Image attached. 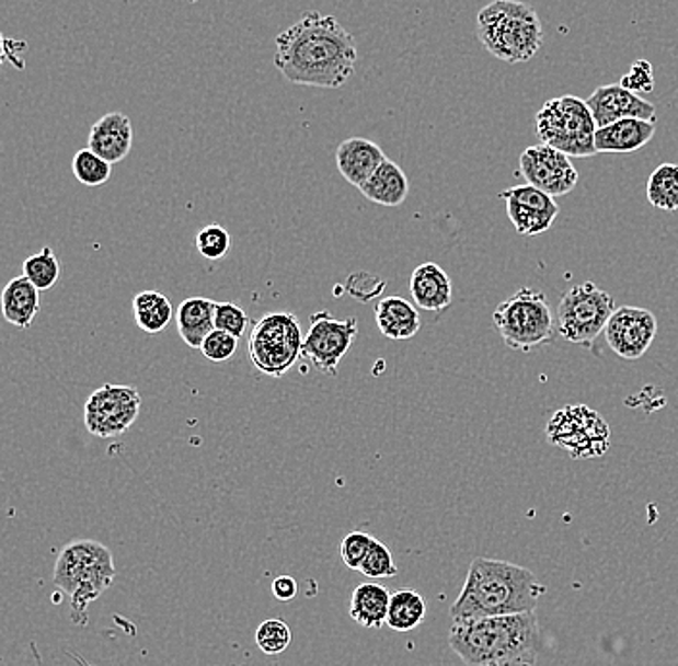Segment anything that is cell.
Masks as SVG:
<instances>
[{
	"instance_id": "obj_10",
	"label": "cell",
	"mask_w": 678,
	"mask_h": 666,
	"mask_svg": "<svg viewBox=\"0 0 678 666\" xmlns=\"http://www.w3.org/2000/svg\"><path fill=\"white\" fill-rule=\"evenodd\" d=\"M551 445L567 451L571 459L604 457L611 447V429L606 418L586 405H568L551 416L545 428Z\"/></svg>"
},
{
	"instance_id": "obj_26",
	"label": "cell",
	"mask_w": 678,
	"mask_h": 666,
	"mask_svg": "<svg viewBox=\"0 0 678 666\" xmlns=\"http://www.w3.org/2000/svg\"><path fill=\"white\" fill-rule=\"evenodd\" d=\"M134 318L141 332L157 335L166 330L170 320L174 318V309L166 295L149 289L134 297Z\"/></svg>"
},
{
	"instance_id": "obj_35",
	"label": "cell",
	"mask_w": 678,
	"mask_h": 666,
	"mask_svg": "<svg viewBox=\"0 0 678 666\" xmlns=\"http://www.w3.org/2000/svg\"><path fill=\"white\" fill-rule=\"evenodd\" d=\"M372 541H375V538L367 531L355 530L347 533L344 541L340 543V556H342L345 566L352 569V571H360V564L367 559Z\"/></svg>"
},
{
	"instance_id": "obj_5",
	"label": "cell",
	"mask_w": 678,
	"mask_h": 666,
	"mask_svg": "<svg viewBox=\"0 0 678 666\" xmlns=\"http://www.w3.org/2000/svg\"><path fill=\"white\" fill-rule=\"evenodd\" d=\"M479 39L497 60L528 62L542 48V20L527 2L494 0L479 12Z\"/></svg>"
},
{
	"instance_id": "obj_15",
	"label": "cell",
	"mask_w": 678,
	"mask_h": 666,
	"mask_svg": "<svg viewBox=\"0 0 678 666\" xmlns=\"http://www.w3.org/2000/svg\"><path fill=\"white\" fill-rule=\"evenodd\" d=\"M497 197L505 200L509 222L519 236H540L550 230L558 220L559 207L555 198L528 183L502 191Z\"/></svg>"
},
{
	"instance_id": "obj_8",
	"label": "cell",
	"mask_w": 678,
	"mask_h": 666,
	"mask_svg": "<svg viewBox=\"0 0 678 666\" xmlns=\"http://www.w3.org/2000/svg\"><path fill=\"white\" fill-rule=\"evenodd\" d=\"M304 335L296 314L271 312L256 320L249 333L248 353L258 372L281 378L303 353Z\"/></svg>"
},
{
	"instance_id": "obj_6",
	"label": "cell",
	"mask_w": 678,
	"mask_h": 666,
	"mask_svg": "<svg viewBox=\"0 0 678 666\" xmlns=\"http://www.w3.org/2000/svg\"><path fill=\"white\" fill-rule=\"evenodd\" d=\"M598 126L588 103L575 95L551 99L536 114V136L540 143L565 152L571 159H590L596 151Z\"/></svg>"
},
{
	"instance_id": "obj_28",
	"label": "cell",
	"mask_w": 678,
	"mask_h": 666,
	"mask_svg": "<svg viewBox=\"0 0 678 666\" xmlns=\"http://www.w3.org/2000/svg\"><path fill=\"white\" fill-rule=\"evenodd\" d=\"M646 195L650 205L665 213L678 210V164L665 162L647 177Z\"/></svg>"
},
{
	"instance_id": "obj_39",
	"label": "cell",
	"mask_w": 678,
	"mask_h": 666,
	"mask_svg": "<svg viewBox=\"0 0 678 666\" xmlns=\"http://www.w3.org/2000/svg\"><path fill=\"white\" fill-rule=\"evenodd\" d=\"M297 592H299L297 579L291 578V576H278L272 582V594L278 601H291Z\"/></svg>"
},
{
	"instance_id": "obj_33",
	"label": "cell",
	"mask_w": 678,
	"mask_h": 666,
	"mask_svg": "<svg viewBox=\"0 0 678 666\" xmlns=\"http://www.w3.org/2000/svg\"><path fill=\"white\" fill-rule=\"evenodd\" d=\"M359 572H363L370 579H386L398 576V566H395L390 548L383 546L382 541H372L367 559L360 564Z\"/></svg>"
},
{
	"instance_id": "obj_1",
	"label": "cell",
	"mask_w": 678,
	"mask_h": 666,
	"mask_svg": "<svg viewBox=\"0 0 678 666\" xmlns=\"http://www.w3.org/2000/svg\"><path fill=\"white\" fill-rule=\"evenodd\" d=\"M357 45L334 16L309 12L276 37L274 66L294 85L344 88L355 72Z\"/></svg>"
},
{
	"instance_id": "obj_19",
	"label": "cell",
	"mask_w": 678,
	"mask_h": 666,
	"mask_svg": "<svg viewBox=\"0 0 678 666\" xmlns=\"http://www.w3.org/2000/svg\"><path fill=\"white\" fill-rule=\"evenodd\" d=\"M409 289L416 307L428 312L446 310L453 299L451 278L436 262H424L421 266H416Z\"/></svg>"
},
{
	"instance_id": "obj_3",
	"label": "cell",
	"mask_w": 678,
	"mask_h": 666,
	"mask_svg": "<svg viewBox=\"0 0 678 666\" xmlns=\"http://www.w3.org/2000/svg\"><path fill=\"white\" fill-rule=\"evenodd\" d=\"M449 647L464 666H536L542 653L535 611L453 622Z\"/></svg>"
},
{
	"instance_id": "obj_7",
	"label": "cell",
	"mask_w": 678,
	"mask_h": 666,
	"mask_svg": "<svg viewBox=\"0 0 678 666\" xmlns=\"http://www.w3.org/2000/svg\"><path fill=\"white\" fill-rule=\"evenodd\" d=\"M494 328L509 349L522 353L550 345L558 335L548 297L530 287H522L494 310Z\"/></svg>"
},
{
	"instance_id": "obj_31",
	"label": "cell",
	"mask_w": 678,
	"mask_h": 666,
	"mask_svg": "<svg viewBox=\"0 0 678 666\" xmlns=\"http://www.w3.org/2000/svg\"><path fill=\"white\" fill-rule=\"evenodd\" d=\"M291 630L281 619L264 620L261 627L256 628V647L263 651L264 655H281L291 645Z\"/></svg>"
},
{
	"instance_id": "obj_27",
	"label": "cell",
	"mask_w": 678,
	"mask_h": 666,
	"mask_svg": "<svg viewBox=\"0 0 678 666\" xmlns=\"http://www.w3.org/2000/svg\"><path fill=\"white\" fill-rule=\"evenodd\" d=\"M426 619V601L415 589L393 592L388 609L386 627L395 632H411L423 624Z\"/></svg>"
},
{
	"instance_id": "obj_32",
	"label": "cell",
	"mask_w": 678,
	"mask_h": 666,
	"mask_svg": "<svg viewBox=\"0 0 678 666\" xmlns=\"http://www.w3.org/2000/svg\"><path fill=\"white\" fill-rule=\"evenodd\" d=\"M195 245L203 259L222 261L232 249V236L220 223H208L195 238Z\"/></svg>"
},
{
	"instance_id": "obj_12",
	"label": "cell",
	"mask_w": 678,
	"mask_h": 666,
	"mask_svg": "<svg viewBox=\"0 0 678 666\" xmlns=\"http://www.w3.org/2000/svg\"><path fill=\"white\" fill-rule=\"evenodd\" d=\"M141 395L131 386L106 383L95 389L85 403V428L91 436L118 437L126 434L139 416Z\"/></svg>"
},
{
	"instance_id": "obj_30",
	"label": "cell",
	"mask_w": 678,
	"mask_h": 666,
	"mask_svg": "<svg viewBox=\"0 0 678 666\" xmlns=\"http://www.w3.org/2000/svg\"><path fill=\"white\" fill-rule=\"evenodd\" d=\"M72 172L81 185L99 187L111 180L112 164L91 149H81L73 157Z\"/></svg>"
},
{
	"instance_id": "obj_16",
	"label": "cell",
	"mask_w": 678,
	"mask_h": 666,
	"mask_svg": "<svg viewBox=\"0 0 678 666\" xmlns=\"http://www.w3.org/2000/svg\"><path fill=\"white\" fill-rule=\"evenodd\" d=\"M586 103L590 106L596 126L606 127L624 118L650 119L655 122V106L642 99L639 93L623 88L621 83L599 85Z\"/></svg>"
},
{
	"instance_id": "obj_21",
	"label": "cell",
	"mask_w": 678,
	"mask_h": 666,
	"mask_svg": "<svg viewBox=\"0 0 678 666\" xmlns=\"http://www.w3.org/2000/svg\"><path fill=\"white\" fill-rule=\"evenodd\" d=\"M376 324L383 337L405 342L421 332V314L413 302L403 297H386L376 302Z\"/></svg>"
},
{
	"instance_id": "obj_25",
	"label": "cell",
	"mask_w": 678,
	"mask_h": 666,
	"mask_svg": "<svg viewBox=\"0 0 678 666\" xmlns=\"http://www.w3.org/2000/svg\"><path fill=\"white\" fill-rule=\"evenodd\" d=\"M391 594L388 587L376 582H365L355 587L349 604V617L359 627L380 630L388 620Z\"/></svg>"
},
{
	"instance_id": "obj_17",
	"label": "cell",
	"mask_w": 678,
	"mask_h": 666,
	"mask_svg": "<svg viewBox=\"0 0 678 666\" xmlns=\"http://www.w3.org/2000/svg\"><path fill=\"white\" fill-rule=\"evenodd\" d=\"M134 143V127L126 114L108 112L103 118L96 119L89 131L88 149L99 157L108 160L111 164L122 162L128 157Z\"/></svg>"
},
{
	"instance_id": "obj_36",
	"label": "cell",
	"mask_w": 678,
	"mask_h": 666,
	"mask_svg": "<svg viewBox=\"0 0 678 666\" xmlns=\"http://www.w3.org/2000/svg\"><path fill=\"white\" fill-rule=\"evenodd\" d=\"M238 345H240V340L233 337L232 333L215 330V332L208 335L205 343L200 345V353H203L210 363L220 365V363H226V360H230V358L235 355Z\"/></svg>"
},
{
	"instance_id": "obj_22",
	"label": "cell",
	"mask_w": 678,
	"mask_h": 666,
	"mask_svg": "<svg viewBox=\"0 0 678 666\" xmlns=\"http://www.w3.org/2000/svg\"><path fill=\"white\" fill-rule=\"evenodd\" d=\"M215 309L216 301L207 297H189L180 302L176 312L177 333L187 347L200 349L208 335L215 332Z\"/></svg>"
},
{
	"instance_id": "obj_14",
	"label": "cell",
	"mask_w": 678,
	"mask_h": 666,
	"mask_svg": "<svg viewBox=\"0 0 678 666\" xmlns=\"http://www.w3.org/2000/svg\"><path fill=\"white\" fill-rule=\"evenodd\" d=\"M607 345L617 357L639 360L646 355L657 335L654 312L640 307H621L613 312L606 325Z\"/></svg>"
},
{
	"instance_id": "obj_29",
	"label": "cell",
	"mask_w": 678,
	"mask_h": 666,
	"mask_svg": "<svg viewBox=\"0 0 678 666\" xmlns=\"http://www.w3.org/2000/svg\"><path fill=\"white\" fill-rule=\"evenodd\" d=\"M60 272H62L60 262L50 246H43L39 253L32 254L24 261V276L39 291L53 289L60 278Z\"/></svg>"
},
{
	"instance_id": "obj_34",
	"label": "cell",
	"mask_w": 678,
	"mask_h": 666,
	"mask_svg": "<svg viewBox=\"0 0 678 666\" xmlns=\"http://www.w3.org/2000/svg\"><path fill=\"white\" fill-rule=\"evenodd\" d=\"M215 325L220 332L232 333L241 340L248 332L249 317L238 302H216Z\"/></svg>"
},
{
	"instance_id": "obj_20",
	"label": "cell",
	"mask_w": 678,
	"mask_h": 666,
	"mask_svg": "<svg viewBox=\"0 0 678 666\" xmlns=\"http://www.w3.org/2000/svg\"><path fill=\"white\" fill-rule=\"evenodd\" d=\"M655 122L650 119L624 118L613 122L596 131V151L636 152L644 149L655 137Z\"/></svg>"
},
{
	"instance_id": "obj_37",
	"label": "cell",
	"mask_w": 678,
	"mask_h": 666,
	"mask_svg": "<svg viewBox=\"0 0 678 666\" xmlns=\"http://www.w3.org/2000/svg\"><path fill=\"white\" fill-rule=\"evenodd\" d=\"M621 85L631 89L634 93H652L655 85L652 64L644 60V58L636 60V62L632 64L629 73L621 78Z\"/></svg>"
},
{
	"instance_id": "obj_2",
	"label": "cell",
	"mask_w": 678,
	"mask_h": 666,
	"mask_svg": "<svg viewBox=\"0 0 678 666\" xmlns=\"http://www.w3.org/2000/svg\"><path fill=\"white\" fill-rule=\"evenodd\" d=\"M545 586L519 564L479 556L467 572L463 589L451 605V622H471L536 611Z\"/></svg>"
},
{
	"instance_id": "obj_13",
	"label": "cell",
	"mask_w": 678,
	"mask_h": 666,
	"mask_svg": "<svg viewBox=\"0 0 678 666\" xmlns=\"http://www.w3.org/2000/svg\"><path fill=\"white\" fill-rule=\"evenodd\" d=\"M519 170L528 185L553 198L568 195L578 183V172L571 157L550 145L540 143L525 149L520 154Z\"/></svg>"
},
{
	"instance_id": "obj_38",
	"label": "cell",
	"mask_w": 678,
	"mask_h": 666,
	"mask_svg": "<svg viewBox=\"0 0 678 666\" xmlns=\"http://www.w3.org/2000/svg\"><path fill=\"white\" fill-rule=\"evenodd\" d=\"M372 279H375L372 274H367V272H357V274H352V276L347 278L345 289H347V294L355 297V299H359V301H370V299L378 297V295L372 294L370 289H367V284H370Z\"/></svg>"
},
{
	"instance_id": "obj_18",
	"label": "cell",
	"mask_w": 678,
	"mask_h": 666,
	"mask_svg": "<svg viewBox=\"0 0 678 666\" xmlns=\"http://www.w3.org/2000/svg\"><path fill=\"white\" fill-rule=\"evenodd\" d=\"M386 162L380 145L365 137H349L335 151V164L347 183L360 187Z\"/></svg>"
},
{
	"instance_id": "obj_23",
	"label": "cell",
	"mask_w": 678,
	"mask_h": 666,
	"mask_svg": "<svg viewBox=\"0 0 678 666\" xmlns=\"http://www.w3.org/2000/svg\"><path fill=\"white\" fill-rule=\"evenodd\" d=\"M359 190L370 203H376L380 207L395 208L407 200L409 180L400 164L386 159L382 166L378 168Z\"/></svg>"
},
{
	"instance_id": "obj_9",
	"label": "cell",
	"mask_w": 678,
	"mask_h": 666,
	"mask_svg": "<svg viewBox=\"0 0 678 666\" xmlns=\"http://www.w3.org/2000/svg\"><path fill=\"white\" fill-rule=\"evenodd\" d=\"M614 310L613 297L594 282L571 287L558 305V335L565 342L591 347L599 333L606 332Z\"/></svg>"
},
{
	"instance_id": "obj_24",
	"label": "cell",
	"mask_w": 678,
	"mask_h": 666,
	"mask_svg": "<svg viewBox=\"0 0 678 666\" xmlns=\"http://www.w3.org/2000/svg\"><path fill=\"white\" fill-rule=\"evenodd\" d=\"M0 302H2V314L9 324L18 330H27L39 314V289L25 276L10 279L2 291Z\"/></svg>"
},
{
	"instance_id": "obj_4",
	"label": "cell",
	"mask_w": 678,
	"mask_h": 666,
	"mask_svg": "<svg viewBox=\"0 0 678 666\" xmlns=\"http://www.w3.org/2000/svg\"><path fill=\"white\" fill-rule=\"evenodd\" d=\"M116 578L111 549L95 540L70 541L56 559L53 582L70 595L72 620L78 627L89 622V605L96 601Z\"/></svg>"
},
{
	"instance_id": "obj_11",
	"label": "cell",
	"mask_w": 678,
	"mask_h": 666,
	"mask_svg": "<svg viewBox=\"0 0 678 666\" xmlns=\"http://www.w3.org/2000/svg\"><path fill=\"white\" fill-rule=\"evenodd\" d=\"M359 324L357 318H334L327 310L314 312L311 318V328L304 335L303 353L301 358L314 366L319 372L335 376L340 363L352 349L357 340Z\"/></svg>"
}]
</instances>
